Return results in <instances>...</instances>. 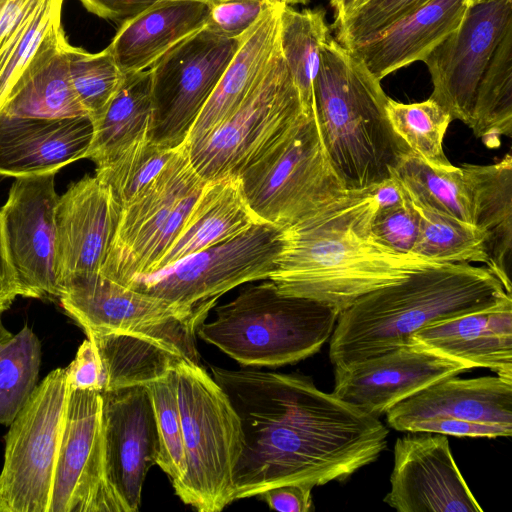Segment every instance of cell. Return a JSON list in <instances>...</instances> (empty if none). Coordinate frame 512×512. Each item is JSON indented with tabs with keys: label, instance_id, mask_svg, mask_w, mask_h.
Wrapping results in <instances>:
<instances>
[{
	"label": "cell",
	"instance_id": "1",
	"mask_svg": "<svg viewBox=\"0 0 512 512\" xmlns=\"http://www.w3.org/2000/svg\"><path fill=\"white\" fill-rule=\"evenodd\" d=\"M211 372L243 434L234 501L284 484L344 481L387 447L388 429L378 417L319 390L304 375L216 366Z\"/></svg>",
	"mask_w": 512,
	"mask_h": 512
},
{
	"label": "cell",
	"instance_id": "2",
	"mask_svg": "<svg viewBox=\"0 0 512 512\" xmlns=\"http://www.w3.org/2000/svg\"><path fill=\"white\" fill-rule=\"evenodd\" d=\"M377 208L373 187L347 190L283 228L282 248L269 280L283 294L312 299L340 313L371 291L445 264L379 243L371 231Z\"/></svg>",
	"mask_w": 512,
	"mask_h": 512
},
{
	"label": "cell",
	"instance_id": "3",
	"mask_svg": "<svg viewBox=\"0 0 512 512\" xmlns=\"http://www.w3.org/2000/svg\"><path fill=\"white\" fill-rule=\"evenodd\" d=\"M512 302L486 267L445 263L371 291L339 313L330 336L333 365L365 359L409 343L422 328Z\"/></svg>",
	"mask_w": 512,
	"mask_h": 512
},
{
	"label": "cell",
	"instance_id": "4",
	"mask_svg": "<svg viewBox=\"0 0 512 512\" xmlns=\"http://www.w3.org/2000/svg\"><path fill=\"white\" fill-rule=\"evenodd\" d=\"M380 80L332 35L321 44L313 112L322 142L348 190H364L392 177L411 153L394 132Z\"/></svg>",
	"mask_w": 512,
	"mask_h": 512
},
{
	"label": "cell",
	"instance_id": "5",
	"mask_svg": "<svg viewBox=\"0 0 512 512\" xmlns=\"http://www.w3.org/2000/svg\"><path fill=\"white\" fill-rule=\"evenodd\" d=\"M339 312L312 299L286 295L268 279L215 308L197 335L243 366L277 367L317 353Z\"/></svg>",
	"mask_w": 512,
	"mask_h": 512
},
{
	"label": "cell",
	"instance_id": "6",
	"mask_svg": "<svg viewBox=\"0 0 512 512\" xmlns=\"http://www.w3.org/2000/svg\"><path fill=\"white\" fill-rule=\"evenodd\" d=\"M186 471L173 485L199 512H219L234 501L233 475L242 450L240 419L228 396L199 363L175 366Z\"/></svg>",
	"mask_w": 512,
	"mask_h": 512
},
{
	"label": "cell",
	"instance_id": "7",
	"mask_svg": "<svg viewBox=\"0 0 512 512\" xmlns=\"http://www.w3.org/2000/svg\"><path fill=\"white\" fill-rule=\"evenodd\" d=\"M236 177L256 219L282 229L316 213L348 190L331 164L314 112Z\"/></svg>",
	"mask_w": 512,
	"mask_h": 512
},
{
	"label": "cell",
	"instance_id": "8",
	"mask_svg": "<svg viewBox=\"0 0 512 512\" xmlns=\"http://www.w3.org/2000/svg\"><path fill=\"white\" fill-rule=\"evenodd\" d=\"M205 183L183 144L156 179L122 207L99 273L125 286L151 274L180 233Z\"/></svg>",
	"mask_w": 512,
	"mask_h": 512
},
{
	"label": "cell",
	"instance_id": "9",
	"mask_svg": "<svg viewBox=\"0 0 512 512\" xmlns=\"http://www.w3.org/2000/svg\"><path fill=\"white\" fill-rule=\"evenodd\" d=\"M86 334L122 333L155 341L199 363L198 326L209 312L193 310L138 291L100 273L68 281L58 297Z\"/></svg>",
	"mask_w": 512,
	"mask_h": 512
},
{
	"label": "cell",
	"instance_id": "10",
	"mask_svg": "<svg viewBox=\"0 0 512 512\" xmlns=\"http://www.w3.org/2000/svg\"><path fill=\"white\" fill-rule=\"evenodd\" d=\"M310 114L279 47L266 74L240 107L206 136L186 145L190 163L205 182L237 176Z\"/></svg>",
	"mask_w": 512,
	"mask_h": 512
},
{
	"label": "cell",
	"instance_id": "11",
	"mask_svg": "<svg viewBox=\"0 0 512 512\" xmlns=\"http://www.w3.org/2000/svg\"><path fill=\"white\" fill-rule=\"evenodd\" d=\"M430 96L453 120L468 125L478 91L512 74V0L469 6L459 27L423 61Z\"/></svg>",
	"mask_w": 512,
	"mask_h": 512
},
{
	"label": "cell",
	"instance_id": "12",
	"mask_svg": "<svg viewBox=\"0 0 512 512\" xmlns=\"http://www.w3.org/2000/svg\"><path fill=\"white\" fill-rule=\"evenodd\" d=\"M282 248V228L257 223L243 233L127 286L193 310L210 312L219 297L252 281L268 280Z\"/></svg>",
	"mask_w": 512,
	"mask_h": 512
},
{
	"label": "cell",
	"instance_id": "13",
	"mask_svg": "<svg viewBox=\"0 0 512 512\" xmlns=\"http://www.w3.org/2000/svg\"><path fill=\"white\" fill-rule=\"evenodd\" d=\"M70 388L51 371L9 425L0 472V512H49Z\"/></svg>",
	"mask_w": 512,
	"mask_h": 512
},
{
	"label": "cell",
	"instance_id": "14",
	"mask_svg": "<svg viewBox=\"0 0 512 512\" xmlns=\"http://www.w3.org/2000/svg\"><path fill=\"white\" fill-rule=\"evenodd\" d=\"M243 38H226L204 27L175 45L149 68L152 98L149 138L153 142L168 149L186 143L195 120Z\"/></svg>",
	"mask_w": 512,
	"mask_h": 512
},
{
	"label": "cell",
	"instance_id": "15",
	"mask_svg": "<svg viewBox=\"0 0 512 512\" xmlns=\"http://www.w3.org/2000/svg\"><path fill=\"white\" fill-rule=\"evenodd\" d=\"M386 416L389 426L401 432L510 437L512 380L447 377L399 402Z\"/></svg>",
	"mask_w": 512,
	"mask_h": 512
},
{
	"label": "cell",
	"instance_id": "16",
	"mask_svg": "<svg viewBox=\"0 0 512 512\" xmlns=\"http://www.w3.org/2000/svg\"><path fill=\"white\" fill-rule=\"evenodd\" d=\"M49 512H122L105 476L99 391L70 389Z\"/></svg>",
	"mask_w": 512,
	"mask_h": 512
},
{
	"label": "cell",
	"instance_id": "17",
	"mask_svg": "<svg viewBox=\"0 0 512 512\" xmlns=\"http://www.w3.org/2000/svg\"><path fill=\"white\" fill-rule=\"evenodd\" d=\"M56 173L16 177L0 209V222L20 296L60 295L55 271Z\"/></svg>",
	"mask_w": 512,
	"mask_h": 512
},
{
	"label": "cell",
	"instance_id": "18",
	"mask_svg": "<svg viewBox=\"0 0 512 512\" xmlns=\"http://www.w3.org/2000/svg\"><path fill=\"white\" fill-rule=\"evenodd\" d=\"M471 369L469 364L410 341L365 359L334 365L332 394L379 417L425 387Z\"/></svg>",
	"mask_w": 512,
	"mask_h": 512
},
{
	"label": "cell",
	"instance_id": "19",
	"mask_svg": "<svg viewBox=\"0 0 512 512\" xmlns=\"http://www.w3.org/2000/svg\"><path fill=\"white\" fill-rule=\"evenodd\" d=\"M101 395L106 481L122 512H137L160 447L151 394L132 386Z\"/></svg>",
	"mask_w": 512,
	"mask_h": 512
},
{
	"label": "cell",
	"instance_id": "20",
	"mask_svg": "<svg viewBox=\"0 0 512 512\" xmlns=\"http://www.w3.org/2000/svg\"><path fill=\"white\" fill-rule=\"evenodd\" d=\"M384 502L399 512H482L452 456L447 435L409 433L394 445Z\"/></svg>",
	"mask_w": 512,
	"mask_h": 512
},
{
	"label": "cell",
	"instance_id": "21",
	"mask_svg": "<svg viewBox=\"0 0 512 512\" xmlns=\"http://www.w3.org/2000/svg\"><path fill=\"white\" fill-rule=\"evenodd\" d=\"M122 206L109 187L86 175L59 196L55 208V271L62 287L71 279L99 273Z\"/></svg>",
	"mask_w": 512,
	"mask_h": 512
},
{
	"label": "cell",
	"instance_id": "22",
	"mask_svg": "<svg viewBox=\"0 0 512 512\" xmlns=\"http://www.w3.org/2000/svg\"><path fill=\"white\" fill-rule=\"evenodd\" d=\"M92 136L88 116L45 119L0 112V175L57 173L85 158Z\"/></svg>",
	"mask_w": 512,
	"mask_h": 512
},
{
	"label": "cell",
	"instance_id": "23",
	"mask_svg": "<svg viewBox=\"0 0 512 512\" xmlns=\"http://www.w3.org/2000/svg\"><path fill=\"white\" fill-rule=\"evenodd\" d=\"M467 0H428L350 49L381 81L426 57L461 24Z\"/></svg>",
	"mask_w": 512,
	"mask_h": 512
},
{
	"label": "cell",
	"instance_id": "24",
	"mask_svg": "<svg viewBox=\"0 0 512 512\" xmlns=\"http://www.w3.org/2000/svg\"><path fill=\"white\" fill-rule=\"evenodd\" d=\"M410 341L512 380V302L429 325Z\"/></svg>",
	"mask_w": 512,
	"mask_h": 512
},
{
	"label": "cell",
	"instance_id": "25",
	"mask_svg": "<svg viewBox=\"0 0 512 512\" xmlns=\"http://www.w3.org/2000/svg\"><path fill=\"white\" fill-rule=\"evenodd\" d=\"M210 3H156L120 24L107 49L123 74L149 69L175 45L205 27Z\"/></svg>",
	"mask_w": 512,
	"mask_h": 512
},
{
	"label": "cell",
	"instance_id": "26",
	"mask_svg": "<svg viewBox=\"0 0 512 512\" xmlns=\"http://www.w3.org/2000/svg\"><path fill=\"white\" fill-rule=\"evenodd\" d=\"M281 8L282 4L270 5L245 35L195 120L186 145L197 142L225 121L262 80L279 48Z\"/></svg>",
	"mask_w": 512,
	"mask_h": 512
},
{
	"label": "cell",
	"instance_id": "27",
	"mask_svg": "<svg viewBox=\"0 0 512 512\" xmlns=\"http://www.w3.org/2000/svg\"><path fill=\"white\" fill-rule=\"evenodd\" d=\"M467 187L472 224L485 237L486 266L512 295V156L488 165L460 166Z\"/></svg>",
	"mask_w": 512,
	"mask_h": 512
},
{
	"label": "cell",
	"instance_id": "28",
	"mask_svg": "<svg viewBox=\"0 0 512 512\" xmlns=\"http://www.w3.org/2000/svg\"><path fill=\"white\" fill-rule=\"evenodd\" d=\"M257 223L236 176L206 182L180 233L152 273L227 241Z\"/></svg>",
	"mask_w": 512,
	"mask_h": 512
},
{
	"label": "cell",
	"instance_id": "29",
	"mask_svg": "<svg viewBox=\"0 0 512 512\" xmlns=\"http://www.w3.org/2000/svg\"><path fill=\"white\" fill-rule=\"evenodd\" d=\"M152 120L150 69L124 74V79L101 116L85 158L96 167L115 158L138 139L149 136Z\"/></svg>",
	"mask_w": 512,
	"mask_h": 512
},
{
	"label": "cell",
	"instance_id": "30",
	"mask_svg": "<svg viewBox=\"0 0 512 512\" xmlns=\"http://www.w3.org/2000/svg\"><path fill=\"white\" fill-rule=\"evenodd\" d=\"M64 0H45L0 51V110L67 41L61 24Z\"/></svg>",
	"mask_w": 512,
	"mask_h": 512
},
{
	"label": "cell",
	"instance_id": "31",
	"mask_svg": "<svg viewBox=\"0 0 512 512\" xmlns=\"http://www.w3.org/2000/svg\"><path fill=\"white\" fill-rule=\"evenodd\" d=\"M104 372V391L147 386L172 371L179 356L165 346L139 336L88 334Z\"/></svg>",
	"mask_w": 512,
	"mask_h": 512
},
{
	"label": "cell",
	"instance_id": "32",
	"mask_svg": "<svg viewBox=\"0 0 512 512\" xmlns=\"http://www.w3.org/2000/svg\"><path fill=\"white\" fill-rule=\"evenodd\" d=\"M325 10L282 5L279 47L307 114L313 112L314 83L320 65V48L330 35Z\"/></svg>",
	"mask_w": 512,
	"mask_h": 512
},
{
	"label": "cell",
	"instance_id": "33",
	"mask_svg": "<svg viewBox=\"0 0 512 512\" xmlns=\"http://www.w3.org/2000/svg\"><path fill=\"white\" fill-rule=\"evenodd\" d=\"M68 43L66 41L58 52L7 100L0 112L10 116L45 119L88 116L70 81L66 55Z\"/></svg>",
	"mask_w": 512,
	"mask_h": 512
},
{
	"label": "cell",
	"instance_id": "34",
	"mask_svg": "<svg viewBox=\"0 0 512 512\" xmlns=\"http://www.w3.org/2000/svg\"><path fill=\"white\" fill-rule=\"evenodd\" d=\"M391 178L415 206L472 224L469 195L460 167L439 170L411 152L398 162Z\"/></svg>",
	"mask_w": 512,
	"mask_h": 512
},
{
	"label": "cell",
	"instance_id": "35",
	"mask_svg": "<svg viewBox=\"0 0 512 512\" xmlns=\"http://www.w3.org/2000/svg\"><path fill=\"white\" fill-rule=\"evenodd\" d=\"M386 112L394 132L413 154L439 170L455 167L443 150L444 136L452 119L436 101L429 97L406 104L388 97Z\"/></svg>",
	"mask_w": 512,
	"mask_h": 512
},
{
	"label": "cell",
	"instance_id": "36",
	"mask_svg": "<svg viewBox=\"0 0 512 512\" xmlns=\"http://www.w3.org/2000/svg\"><path fill=\"white\" fill-rule=\"evenodd\" d=\"M41 343L23 327L0 348V424L9 426L37 387Z\"/></svg>",
	"mask_w": 512,
	"mask_h": 512
},
{
	"label": "cell",
	"instance_id": "37",
	"mask_svg": "<svg viewBox=\"0 0 512 512\" xmlns=\"http://www.w3.org/2000/svg\"><path fill=\"white\" fill-rule=\"evenodd\" d=\"M415 207L420 214L415 254L441 263H483L487 266L485 237L476 226Z\"/></svg>",
	"mask_w": 512,
	"mask_h": 512
},
{
	"label": "cell",
	"instance_id": "38",
	"mask_svg": "<svg viewBox=\"0 0 512 512\" xmlns=\"http://www.w3.org/2000/svg\"><path fill=\"white\" fill-rule=\"evenodd\" d=\"M177 150L159 146L147 135L112 160L97 166L95 176L109 187L124 207L156 179Z\"/></svg>",
	"mask_w": 512,
	"mask_h": 512
},
{
	"label": "cell",
	"instance_id": "39",
	"mask_svg": "<svg viewBox=\"0 0 512 512\" xmlns=\"http://www.w3.org/2000/svg\"><path fill=\"white\" fill-rule=\"evenodd\" d=\"M66 55L73 89L94 122L118 90L124 74L107 48L98 53H89L68 43Z\"/></svg>",
	"mask_w": 512,
	"mask_h": 512
},
{
	"label": "cell",
	"instance_id": "40",
	"mask_svg": "<svg viewBox=\"0 0 512 512\" xmlns=\"http://www.w3.org/2000/svg\"><path fill=\"white\" fill-rule=\"evenodd\" d=\"M151 394L159 434V454L156 461L168 475L172 486L185 474L181 416L177 395L175 368L164 377L147 385Z\"/></svg>",
	"mask_w": 512,
	"mask_h": 512
},
{
	"label": "cell",
	"instance_id": "41",
	"mask_svg": "<svg viewBox=\"0 0 512 512\" xmlns=\"http://www.w3.org/2000/svg\"><path fill=\"white\" fill-rule=\"evenodd\" d=\"M428 0H366L334 20L336 40L346 48L371 37Z\"/></svg>",
	"mask_w": 512,
	"mask_h": 512
},
{
	"label": "cell",
	"instance_id": "42",
	"mask_svg": "<svg viewBox=\"0 0 512 512\" xmlns=\"http://www.w3.org/2000/svg\"><path fill=\"white\" fill-rule=\"evenodd\" d=\"M402 194L401 201L377 208L371 231L379 243L400 253L415 254L420 214L403 190Z\"/></svg>",
	"mask_w": 512,
	"mask_h": 512
},
{
	"label": "cell",
	"instance_id": "43",
	"mask_svg": "<svg viewBox=\"0 0 512 512\" xmlns=\"http://www.w3.org/2000/svg\"><path fill=\"white\" fill-rule=\"evenodd\" d=\"M272 4L270 0H222L212 3L205 27L226 38H243Z\"/></svg>",
	"mask_w": 512,
	"mask_h": 512
},
{
	"label": "cell",
	"instance_id": "44",
	"mask_svg": "<svg viewBox=\"0 0 512 512\" xmlns=\"http://www.w3.org/2000/svg\"><path fill=\"white\" fill-rule=\"evenodd\" d=\"M71 390H104V372L93 342L87 338L79 346L74 360L65 368Z\"/></svg>",
	"mask_w": 512,
	"mask_h": 512
},
{
	"label": "cell",
	"instance_id": "45",
	"mask_svg": "<svg viewBox=\"0 0 512 512\" xmlns=\"http://www.w3.org/2000/svg\"><path fill=\"white\" fill-rule=\"evenodd\" d=\"M312 489L307 484H284L267 489L257 497L275 511L310 512L314 510Z\"/></svg>",
	"mask_w": 512,
	"mask_h": 512
},
{
	"label": "cell",
	"instance_id": "46",
	"mask_svg": "<svg viewBox=\"0 0 512 512\" xmlns=\"http://www.w3.org/2000/svg\"><path fill=\"white\" fill-rule=\"evenodd\" d=\"M170 0H80L90 13L109 21L122 24L150 6ZM215 3L222 0H197Z\"/></svg>",
	"mask_w": 512,
	"mask_h": 512
},
{
	"label": "cell",
	"instance_id": "47",
	"mask_svg": "<svg viewBox=\"0 0 512 512\" xmlns=\"http://www.w3.org/2000/svg\"><path fill=\"white\" fill-rule=\"evenodd\" d=\"M45 0H0V51L31 19Z\"/></svg>",
	"mask_w": 512,
	"mask_h": 512
},
{
	"label": "cell",
	"instance_id": "48",
	"mask_svg": "<svg viewBox=\"0 0 512 512\" xmlns=\"http://www.w3.org/2000/svg\"><path fill=\"white\" fill-rule=\"evenodd\" d=\"M20 296L18 280L10 262L0 222V315Z\"/></svg>",
	"mask_w": 512,
	"mask_h": 512
},
{
	"label": "cell",
	"instance_id": "49",
	"mask_svg": "<svg viewBox=\"0 0 512 512\" xmlns=\"http://www.w3.org/2000/svg\"><path fill=\"white\" fill-rule=\"evenodd\" d=\"M356 0H329L334 13V20L346 15L353 7Z\"/></svg>",
	"mask_w": 512,
	"mask_h": 512
},
{
	"label": "cell",
	"instance_id": "50",
	"mask_svg": "<svg viewBox=\"0 0 512 512\" xmlns=\"http://www.w3.org/2000/svg\"><path fill=\"white\" fill-rule=\"evenodd\" d=\"M276 4H282L286 6H294V5H306L310 0H270Z\"/></svg>",
	"mask_w": 512,
	"mask_h": 512
},
{
	"label": "cell",
	"instance_id": "51",
	"mask_svg": "<svg viewBox=\"0 0 512 512\" xmlns=\"http://www.w3.org/2000/svg\"><path fill=\"white\" fill-rule=\"evenodd\" d=\"M12 334L4 327L0 321V348L1 346L11 338Z\"/></svg>",
	"mask_w": 512,
	"mask_h": 512
},
{
	"label": "cell",
	"instance_id": "52",
	"mask_svg": "<svg viewBox=\"0 0 512 512\" xmlns=\"http://www.w3.org/2000/svg\"><path fill=\"white\" fill-rule=\"evenodd\" d=\"M493 1H495V0H467V3H468V6H474V5L489 3V2H493Z\"/></svg>",
	"mask_w": 512,
	"mask_h": 512
},
{
	"label": "cell",
	"instance_id": "53",
	"mask_svg": "<svg viewBox=\"0 0 512 512\" xmlns=\"http://www.w3.org/2000/svg\"><path fill=\"white\" fill-rule=\"evenodd\" d=\"M365 1H366V0H356V1H355V3H354V5H353V7L351 8V10H352L353 8L357 7L358 5L362 4V3H363V2H365ZM351 10H350V11H351Z\"/></svg>",
	"mask_w": 512,
	"mask_h": 512
}]
</instances>
